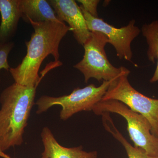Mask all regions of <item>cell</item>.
I'll return each instance as SVG.
<instances>
[{
	"mask_svg": "<svg viewBox=\"0 0 158 158\" xmlns=\"http://www.w3.org/2000/svg\"><path fill=\"white\" fill-rule=\"evenodd\" d=\"M34 32L31 39L25 42L27 53L22 62L9 69L15 83L25 86H38L45 74L40 77V65L48 56L52 55L58 61L61 40L71 29L64 22H34L29 21Z\"/></svg>",
	"mask_w": 158,
	"mask_h": 158,
	"instance_id": "obj_1",
	"label": "cell"
},
{
	"mask_svg": "<svg viewBox=\"0 0 158 158\" xmlns=\"http://www.w3.org/2000/svg\"><path fill=\"white\" fill-rule=\"evenodd\" d=\"M37 86H23L15 82L1 93L0 149L2 151L22 144Z\"/></svg>",
	"mask_w": 158,
	"mask_h": 158,
	"instance_id": "obj_2",
	"label": "cell"
},
{
	"mask_svg": "<svg viewBox=\"0 0 158 158\" xmlns=\"http://www.w3.org/2000/svg\"><path fill=\"white\" fill-rule=\"evenodd\" d=\"M108 43L109 40L105 34L91 32L90 38L83 45L85 53L83 59L73 67L83 74L85 83L90 78L99 81H111L129 71L126 67L117 68L110 63L105 49Z\"/></svg>",
	"mask_w": 158,
	"mask_h": 158,
	"instance_id": "obj_3",
	"label": "cell"
},
{
	"mask_svg": "<svg viewBox=\"0 0 158 158\" xmlns=\"http://www.w3.org/2000/svg\"><path fill=\"white\" fill-rule=\"evenodd\" d=\"M113 80L103 81L98 87L90 84L84 88H76L68 95L41 97L35 103L37 106L36 113L40 114L54 106H60L62 110L59 115L60 118L66 120L79 112L92 111L94 107L102 100Z\"/></svg>",
	"mask_w": 158,
	"mask_h": 158,
	"instance_id": "obj_4",
	"label": "cell"
},
{
	"mask_svg": "<svg viewBox=\"0 0 158 158\" xmlns=\"http://www.w3.org/2000/svg\"><path fill=\"white\" fill-rule=\"evenodd\" d=\"M92 111L98 116L107 113L122 116L127 122L128 132L134 146L143 149L150 156L158 157V138L152 134L151 125L144 116L115 100L101 101Z\"/></svg>",
	"mask_w": 158,
	"mask_h": 158,
	"instance_id": "obj_5",
	"label": "cell"
},
{
	"mask_svg": "<svg viewBox=\"0 0 158 158\" xmlns=\"http://www.w3.org/2000/svg\"><path fill=\"white\" fill-rule=\"evenodd\" d=\"M130 71L113 80L102 100H115L148 120L152 133L158 138V99L150 98L138 92L129 82Z\"/></svg>",
	"mask_w": 158,
	"mask_h": 158,
	"instance_id": "obj_6",
	"label": "cell"
},
{
	"mask_svg": "<svg viewBox=\"0 0 158 158\" xmlns=\"http://www.w3.org/2000/svg\"><path fill=\"white\" fill-rule=\"evenodd\" d=\"M80 8L89 31L105 34L109 40V43L115 48L117 57L120 59L131 62L133 53L131 44L141 32V30L135 25V20H131L127 25L118 28L102 19L93 17L81 7Z\"/></svg>",
	"mask_w": 158,
	"mask_h": 158,
	"instance_id": "obj_7",
	"label": "cell"
},
{
	"mask_svg": "<svg viewBox=\"0 0 158 158\" xmlns=\"http://www.w3.org/2000/svg\"><path fill=\"white\" fill-rule=\"evenodd\" d=\"M59 20L66 22L71 29L75 39L82 46L90 38L88 30L81 9L74 0L48 1Z\"/></svg>",
	"mask_w": 158,
	"mask_h": 158,
	"instance_id": "obj_8",
	"label": "cell"
},
{
	"mask_svg": "<svg viewBox=\"0 0 158 158\" xmlns=\"http://www.w3.org/2000/svg\"><path fill=\"white\" fill-rule=\"evenodd\" d=\"M41 137L44 148L41 158H97V152H87L83 150L82 146L73 148L62 146L57 141L48 127L43 128Z\"/></svg>",
	"mask_w": 158,
	"mask_h": 158,
	"instance_id": "obj_9",
	"label": "cell"
},
{
	"mask_svg": "<svg viewBox=\"0 0 158 158\" xmlns=\"http://www.w3.org/2000/svg\"><path fill=\"white\" fill-rule=\"evenodd\" d=\"M0 43H5L14 37L22 18L19 0H0Z\"/></svg>",
	"mask_w": 158,
	"mask_h": 158,
	"instance_id": "obj_10",
	"label": "cell"
},
{
	"mask_svg": "<svg viewBox=\"0 0 158 158\" xmlns=\"http://www.w3.org/2000/svg\"><path fill=\"white\" fill-rule=\"evenodd\" d=\"M22 18L26 23L57 22L59 20L48 1L19 0Z\"/></svg>",
	"mask_w": 158,
	"mask_h": 158,
	"instance_id": "obj_11",
	"label": "cell"
},
{
	"mask_svg": "<svg viewBox=\"0 0 158 158\" xmlns=\"http://www.w3.org/2000/svg\"><path fill=\"white\" fill-rule=\"evenodd\" d=\"M141 31L147 44L148 59L153 63L157 61L156 70L150 80V83H155L158 81V20L143 25Z\"/></svg>",
	"mask_w": 158,
	"mask_h": 158,
	"instance_id": "obj_12",
	"label": "cell"
},
{
	"mask_svg": "<svg viewBox=\"0 0 158 158\" xmlns=\"http://www.w3.org/2000/svg\"><path fill=\"white\" fill-rule=\"evenodd\" d=\"M102 121L105 130L110 133L124 148L128 158H158L148 154L143 149L132 146L118 131L110 113H102Z\"/></svg>",
	"mask_w": 158,
	"mask_h": 158,
	"instance_id": "obj_13",
	"label": "cell"
},
{
	"mask_svg": "<svg viewBox=\"0 0 158 158\" xmlns=\"http://www.w3.org/2000/svg\"><path fill=\"white\" fill-rule=\"evenodd\" d=\"M14 46L12 41L0 43V70L2 69L9 70L10 69L8 61V56Z\"/></svg>",
	"mask_w": 158,
	"mask_h": 158,
	"instance_id": "obj_14",
	"label": "cell"
},
{
	"mask_svg": "<svg viewBox=\"0 0 158 158\" xmlns=\"http://www.w3.org/2000/svg\"><path fill=\"white\" fill-rule=\"evenodd\" d=\"M77 2L81 3L80 7L88 12L90 15L95 18H99L98 14L97 7L100 1L98 0H78Z\"/></svg>",
	"mask_w": 158,
	"mask_h": 158,
	"instance_id": "obj_15",
	"label": "cell"
},
{
	"mask_svg": "<svg viewBox=\"0 0 158 158\" xmlns=\"http://www.w3.org/2000/svg\"><path fill=\"white\" fill-rule=\"evenodd\" d=\"M0 157H2L3 158H11L10 156L6 154V153H5L4 152H2V153H1V156H0Z\"/></svg>",
	"mask_w": 158,
	"mask_h": 158,
	"instance_id": "obj_16",
	"label": "cell"
},
{
	"mask_svg": "<svg viewBox=\"0 0 158 158\" xmlns=\"http://www.w3.org/2000/svg\"></svg>",
	"mask_w": 158,
	"mask_h": 158,
	"instance_id": "obj_17",
	"label": "cell"
}]
</instances>
